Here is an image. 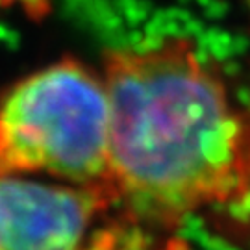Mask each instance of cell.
I'll list each match as a JSON object with an SVG mask.
<instances>
[{
    "label": "cell",
    "instance_id": "1",
    "mask_svg": "<svg viewBox=\"0 0 250 250\" xmlns=\"http://www.w3.org/2000/svg\"><path fill=\"white\" fill-rule=\"evenodd\" d=\"M109 170L134 221L178 223L241 193L250 180V125L186 41L109 52Z\"/></svg>",
    "mask_w": 250,
    "mask_h": 250
},
{
    "label": "cell",
    "instance_id": "2",
    "mask_svg": "<svg viewBox=\"0 0 250 250\" xmlns=\"http://www.w3.org/2000/svg\"><path fill=\"white\" fill-rule=\"evenodd\" d=\"M106 82L62 60L17 82L0 100V174L46 172L117 193L109 170Z\"/></svg>",
    "mask_w": 250,
    "mask_h": 250
},
{
    "label": "cell",
    "instance_id": "3",
    "mask_svg": "<svg viewBox=\"0 0 250 250\" xmlns=\"http://www.w3.org/2000/svg\"><path fill=\"white\" fill-rule=\"evenodd\" d=\"M111 191L0 174V250H113Z\"/></svg>",
    "mask_w": 250,
    "mask_h": 250
},
{
    "label": "cell",
    "instance_id": "4",
    "mask_svg": "<svg viewBox=\"0 0 250 250\" xmlns=\"http://www.w3.org/2000/svg\"><path fill=\"white\" fill-rule=\"evenodd\" d=\"M22 6L30 17L43 19L48 13V0H0V8H11V6Z\"/></svg>",
    "mask_w": 250,
    "mask_h": 250
}]
</instances>
